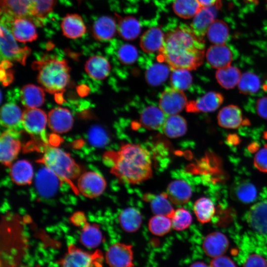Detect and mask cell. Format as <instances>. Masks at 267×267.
Listing matches in <instances>:
<instances>
[{"label": "cell", "mask_w": 267, "mask_h": 267, "mask_svg": "<svg viewBox=\"0 0 267 267\" xmlns=\"http://www.w3.org/2000/svg\"><path fill=\"white\" fill-rule=\"evenodd\" d=\"M206 56L209 65L218 69L230 65L233 60L232 51L225 44L211 45L208 48Z\"/></svg>", "instance_id": "cell-17"}, {"label": "cell", "mask_w": 267, "mask_h": 267, "mask_svg": "<svg viewBox=\"0 0 267 267\" xmlns=\"http://www.w3.org/2000/svg\"><path fill=\"white\" fill-rule=\"evenodd\" d=\"M105 156L111 160V173L123 183L138 184L152 176L150 153L139 144H123L118 151L107 152Z\"/></svg>", "instance_id": "cell-2"}, {"label": "cell", "mask_w": 267, "mask_h": 267, "mask_svg": "<svg viewBox=\"0 0 267 267\" xmlns=\"http://www.w3.org/2000/svg\"><path fill=\"white\" fill-rule=\"evenodd\" d=\"M171 219L172 228L177 231H182L187 229L192 222L191 214L183 208L175 210Z\"/></svg>", "instance_id": "cell-45"}, {"label": "cell", "mask_w": 267, "mask_h": 267, "mask_svg": "<svg viewBox=\"0 0 267 267\" xmlns=\"http://www.w3.org/2000/svg\"><path fill=\"white\" fill-rule=\"evenodd\" d=\"M19 132L7 130L0 137V160L1 164L10 167L17 157L20 149Z\"/></svg>", "instance_id": "cell-9"}, {"label": "cell", "mask_w": 267, "mask_h": 267, "mask_svg": "<svg viewBox=\"0 0 267 267\" xmlns=\"http://www.w3.org/2000/svg\"><path fill=\"white\" fill-rule=\"evenodd\" d=\"M256 109L259 116L267 119V96L261 97L257 100Z\"/></svg>", "instance_id": "cell-52"}, {"label": "cell", "mask_w": 267, "mask_h": 267, "mask_svg": "<svg viewBox=\"0 0 267 267\" xmlns=\"http://www.w3.org/2000/svg\"><path fill=\"white\" fill-rule=\"evenodd\" d=\"M246 220L254 231L267 235V201L259 202L252 207L247 214Z\"/></svg>", "instance_id": "cell-20"}, {"label": "cell", "mask_w": 267, "mask_h": 267, "mask_svg": "<svg viewBox=\"0 0 267 267\" xmlns=\"http://www.w3.org/2000/svg\"><path fill=\"white\" fill-rule=\"evenodd\" d=\"M202 7H210L221 2L220 0H197Z\"/></svg>", "instance_id": "cell-54"}, {"label": "cell", "mask_w": 267, "mask_h": 267, "mask_svg": "<svg viewBox=\"0 0 267 267\" xmlns=\"http://www.w3.org/2000/svg\"><path fill=\"white\" fill-rule=\"evenodd\" d=\"M21 101L27 108H36L43 105L44 101L43 89L37 86L28 84L21 90Z\"/></svg>", "instance_id": "cell-31"}, {"label": "cell", "mask_w": 267, "mask_h": 267, "mask_svg": "<svg viewBox=\"0 0 267 267\" xmlns=\"http://www.w3.org/2000/svg\"><path fill=\"white\" fill-rule=\"evenodd\" d=\"M117 30L114 19L107 16L99 17L94 22L92 33L96 40L106 42L113 38Z\"/></svg>", "instance_id": "cell-24"}, {"label": "cell", "mask_w": 267, "mask_h": 267, "mask_svg": "<svg viewBox=\"0 0 267 267\" xmlns=\"http://www.w3.org/2000/svg\"><path fill=\"white\" fill-rule=\"evenodd\" d=\"M9 28L0 25V58L2 60L17 61L24 65L31 52L28 47H20Z\"/></svg>", "instance_id": "cell-5"}, {"label": "cell", "mask_w": 267, "mask_h": 267, "mask_svg": "<svg viewBox=\"0 0 267 267\" xmlns=\"http://www.w3.org/2000/svg\"><path fill=\"white\" fill-rule=\"evenodd\" d=\"M56 0H33L31 19L42 23L43 20L53 9Z\"/></svg>", "instance_id": "cell-43"}, {"label": "cell", "mask_w": 267, "mask_h": 267, "mask_svg": "<svg viewBox=\"0 0 267 267\" xmlns=\"http://www.w3.org/2000/svg\"><path fill=\"white\" fill-rule=\"evenodd\" d=\"M243 267H267V262L264 257L254 254L246 259Z\"/></svg>", "instance_id": "cell-50"}, {"label": "cell", "mask_w": 267, "mask_h": 267, "mask_svg": "<svg viewBox=\"0 0 267 267\" xmlns=\"http://www.w3.org/2000/svg\"><path fill=\"white\" fill-rule=\"evenodd\" d=\"M223 100L221 93L209 91L197 100L188 102L186 110L192 113L213 112L222 105Z\"/></svg>", "instance_id": "cell-15"}, {"label": "cell", "mask_w": 267, "mask_h": 267, "mask_svg": "<svg viewBox=\"0 0 267 267\" xmlns=\"http://www.w3.org/2000/svg\"><path fill=\"white\" fill-rule=\"evenodd\" d=\"M117 56L121 63L130 65L136 60L138 52L136 48L133 45L124 44L119 47L117 52Z\"/></svg>", "instance_id": "cell-48"}, {"label": "cell", "mask_w": 267, "mask_h": 267, "mask_svg": "<svg viewBox=\"0 0 267 267\" xmlns=\"http://www.w3.org/2000/svg\"><path fill=\"white\" fill-rule=\"evenodd\" d=\"M170 82L172 87L183 91L190 87L192 77L189 70L176 69L171 74Z\"/></svg>", "instance_id": "cell-44"}, {"label": "cell", "mask_w": 267, "mask_h": 267, "mask_svg": "<svg viewBox=\"0 0 267 267\" xmlns=\"http://www.w3.org/2000/svg\"><path fill=\"white\" fill-rule=\"evenodd\" d=\"M101 261L102 255L99 251L91 254L70 245L61 261V267H98L101 265Z\"/></svg>", "instance_id": "cell-7"}, {"label": "cell", "mask_w": 267, "mask_h": 267, "mask_svg": "<svg viewBox=\"0 0 267 267\" xmlns=\"http://www.w3.org/2000/svg\"><path fill=\"white\" fill-rule=\"evenodd\" d=\"M169 74L167 66L162 63H154L147 68L145 72V79L149 85L157 86L164 82Z\"/></svg>", "instance_id": "cell-41"}, {"label": "cell", "mask_w": 267, "mask_h": 267, "mask_svg": "<svg viewBox=\"0 0 267 267\" xmlns=\"http://www.w3.org/2000/svg\"><path fill=\"white\" fill-rule=\"evenodd\" d=\"M173 7L178 16L188 19L194 17L202 6L197 0H175Z\"/></svg>", "instance_id": "cell-39"}, {"label": "cell", "mask_w": 267, "mask_h": 267, "mask_svg": "<svg viewBox=\"0 0 267 267\" xmlns=\"http://www.w3.org/2000/svg\"><path fill=\"white\" fill-rule=\"evenodd\" d=\"M165 35L158 27H152L145 32L140 40V46L146 53L159 52L162 48Z\"/></svg>", "instance_id": "cell-25"}, {"label": "cell", "mask_w": 267, "mask_h": 267, "mask_svg": "<svg viewBox=\"0 0 267 267\" xmlns=\"http://www.w3.org/2000/svg\"><path fill=\"white\" fill-rule=\"evenodd\" d=\"M235 193L238 199L244 203L253 202L257 197V189L250 182H242L236 187Z\"/></svg>", "instance_id": "cell-46"}, {"label": "cell", "mask_w": 267, "mask_h": 267, "mask_svg": "<svg viewBox=\"0 0 267 267\" xmlns=\"http://www.w3.org/2000/svg\"><path fill=\"white\" fill-rule=\"evenodd\" d=\"M221 4V2L212 6L202 7L194 16L190 28L194 34L200 40L203 41L209 26L216 20Z\"/></svg>", "instance_id": "cell-14"}, {"label": "cell", "mask_w": 267, "mask_h": 267, "mask_svg": "<svg viewBox=\"0 0 267 267\" xmlns=\"http://www.w3.org/2000/svg\"><path fill=\"white\" fill-rule=\"evenodd\" d=\"M21 109L13 103H6L0 109V124L8 130L19 132L23 128Z\"/></svg>", "instance_id": "cell-21"}, {"label": "cell", "mask_w": 267, "mask_h": 267, "mask_svg": "<svg viewBox=\"0 0 267 267\" xmlns=\"http://www.w3.org/2000/svg\"><path fill=\"white\" fill-rule=\"evenodd\" d=\"M167 115L160 107L149 106L144 108L140 115L139 121L144 128L149 130H161Z\"/></svg>", "instance_id": "cell-27"}, {"label": "cell", "mask_w": 267, "mask_h": 267, "mask_svg": "<svg viewBox=\"0 0 267 267\" xmlns=\"http://www.w3.org/2000/svg\"><path fill=\"white\" fill-rule=\"evenodd\" d=\"M105 260L110 267H133L132 245L122 243L113 244L106 252Z\"/></svg>", "instance_id": "cell-12"}, {"label": "cell", "mask_w": 267, "mask_h": 267, "mask_svg": "<svg viewBox=\"0 0 267 267\" xmlns=\"http://www.w3.org/2000/svg\"><path fill=\"white\" fill-rule=\"evenodd\" d=\"M210 267H236L235 263L229 257L225 256L213 258L210 264Z\"/></svg>", "instance_id": "cell-51"}, {"label": "cell", "mask_w": 267, "mask_h": 267, "mask_svg": "<svg viewBox=\"0 0 267 267\" xmlns=\"http://www.w3.org/2000/svg\"><path fill=\"white\" fill-rule=\"evenodd\" d=\"M161 130L168 137L178 138L186 133V122L183 117L177 114L167 116Z\"/></svg>", "instance_id": "cell-33"}, {"label": "cell", "mask_w": 267, "mask_h": 267, "mask_svg": "<svg viewBox=\"0 0 267 267\" xmlns=\"http://www.w3.org/2000/svg\"><path fill=\"white\" fill-rule=\"evenodd\" d=\"M49 128L56 133H65L69 131L73 125V118L69 110L56 107L50 110L48 114Z\"/></svg>", "instance_id": "cell-16"}, {"label": "cell", "mask_w": 267, "mask_h": 267, "mask_svg": "<svg viewBox=\"0 0 267 267\" xmlns=\"http://www.w3.org/2000/svg\"><path fill=\"white\" fill-rule=\"evenodd\" d=\"M193 211L199 222H209L215 213V208L212 200L206 197H200L195 202Z\"/></svg>", "instance_id": "cell-36"}, {"label": "cell", "mask_w": 267, "mask_h": 267, "mask_svg": "<svg viewBox=\"0 0 267 267\" xmlns=\"http://www.w3.org/2000/svg\"><path fill=\"white\" fill-rule=\"evenodd\" d=\"M88 139L93 145L103 146L108 142L109 137L106 131L101 127L95 125L92 126L88 133Z\"/></svg>", "instance_id": "cell-47"}, {"label": "cell", "mask_w": 267, "mask_h": 267, "mask_svg": "<svg viewBox=\"0 0 267 267\" xmlns=\"http://www.w3.org/2000/svg\"><path fill=\"white\" fill-rule=\"evenodd\" d=\"M118 221L120 226L124 231L128 233H133L140 227L142 222V217L138 209L128 207L120 212Z\"/></svg>", "instance_id": "cell-30"}, {"label": "cell", "mask_w": 267, "mask_h": 267, "mask_svg": "<svg viewBox=\"0 0 267 267\" xmlns=\"http://www.w3.org/2000/svg\"><path fill=\"white\" fill-rule=\"evenodd\" d=\"M205 44L190 27L182 24L168 32L158 59L172 70H195L203 62Z\"/></svg>", "instance_id": "cell-1"}, {"label": "cell", "mask_w": 267, "mask_h": 267, "mask_svg": "<svg viewBox=\"0 0 267 267\" xmlns=\"http://www.w3.org/2000/svg\"><path fill=\"white\" fill-rule=\"evenodd\" d=\"M106 181L103 177L94 171H88L80 175L77 180V190L85 197L94 198L105 191Z\"/></svg>", "instance_id": "cell-8"}, {"label": "cell", "mask_w": 267, "mask_h": 267, "mask_svg": "<svg viewBox=\"0 0 267 267\" xmlns=\"http://www.w3.org/2000/svg\"><path fill=\"white\" fill-rule=\"evenodd\" d=\"M47 116L39 108H27L22 115L23 129L34 137L39 138L44 144H48L45 133Z\"/></svg>", "instance_id": "cell-6"}, {"label": "cell", "mask_w": 267, "mask_h": 267, "mask_svg": "<svg viewBox=\"0 0 267 267\" xmlns=\"http://www.w3.org/2000/svg\"><path fill=\"white\" fill-rule=\"evenodd\" d=\"M229 28L223 21L215 20L209 26L207 35L214 44H224L229 36Z\"/></svg>", "instance_id": "cell-38"}, {"label": "cell", "mask_w": 267, "mask_h": 267, "mask_svg": "<svg viewBox=\"0 0 267 267\" xmlns=\"http://www.w3.org/2000/svg\"><path fill=\"white\" fill-rule=\"evenodd\" d=\"M189 267H208L203 262L197 261L192 264Z\"/></svg>", "instance_id": "cell-55"}, {"label": "cell", "mask_w": 267, "mask_h": 267, "mask_svg": "<svg viewBox=\"0 0 267 267\" xmlns=\"http://www.w3.org/2000/svg\"><path fill=\"white\" fill-rule=\"evenodd\" d=\"M219 125L224 128L235 129L242 125H248L249 121L244 119L241 109L236 105L223 107L218 115Z\"/></svg>", "instance_id": "cell-18"}, {"label": "cell", "mask_w": 267, "mask_h": 267, "mask_svg": "<svg viewBox=\"0 0 267 267\" xmlns=\"http://www.w3.org/2000/svg\"><path fill=\"white\" fill-rule=\"evenodd\" d=\"M40 163L52 172L61 181L66 182L74 187L72 181L81 174L80 166L71 155L62 149L46 144Z\"/></svg>", "instance_id": "cell-4"}, {"label": "cell", "mask_w": 267, "mask_h": 267, "mask_svg": "<svg viewBox=\"0 0 267 267\" xmlns=\"http://www.w3.org/2000/svg\"><path fill=\"white\" fill-rule=\"evenodd\" d=\"M261 85V79L257 75L246 72L241 75L238 88L241 93L250 95L257 93L260 89Z\"/></svg>", "instance_id": "cell-40"}, {"label": "cell", "mask_w": 267, "mask_h": 267, "mask_svg": "<svg viewBox=\"0 0 267 267\" xmlns=\"http://www.w3.org/2000/svg\"><path fill=\"white\" fill-rule=\"evenodd\" d=\"M33 67L38 71V82L45 90L57 95L65 90L70 79V68L65 60H39Z\"/></svg>", "instance_id": "cell-3"}, {"label": "cell", "mask_w": 267, "mask_h": 267, "mask_svg": "<svg viewBox=\"0 0 267 267\" xmlns=\"http://www.w3.org/2000/svg\"><path fill=\"white\" fill-rule=\"evenodd\" d=\"M118 20L117 31L124 40L131 41L135 39L139 35L141 27L138 21L131 16L121 17L116 14Z\"/></svg>", "instance_id": "cell-32"}, {"label": "cell", "mask_w": 267, "mask_h": 267, "mask_svg": "<svg viewBox=\"0 0 267 267\" xmlns=\"http://www.w3.org/2000/svg\"><path fill=\"white\" fill-rule=\"evenodd\" d=\"M172 228V221L170 217L155 215L149 221L148 229L153 234L162 236L170 232Z\"/></svg>", "instance_id": "cell-42"}, {"label": "cell", "mask_w": 267, "mask_h": 267, "mask_svg": "<svg viewBox=\"0 0 267 267\" xmlns=\"http://www.w3.org/2000/svg\"><path fill=\"white\" fill-rule=\"evenodd\" d=\"M33 2V0H0L1 20L31 19Z\"/></svg>", "instance_id": "cell-13"}, {"label": "cell", "mask_w": 267, "mask_h": 267, "mask_svg": "<svg viewBox=\"0 0 267 267\" xmlns=\"http://www.w3.org/2000/svg\"><path fill=\"white\" fill-rule=\"evenodd\" d=\"M12 181L18 185L30 184L34 178L32 164L26 160H18L9 167Z\"/></svg>", "instance_id": "cell-22"}, {"label": "cell", "mask_w": 267, "mask_h": 267, "mask_svg": "<svg viewBox=\"0 0 267 267\" xmlns=\"http://www.w3.org/2000/svg\"><path fill=\"white\" fill-rule=\"evenodd\" d=\"M187 103L183 91L173 87L165 89L159 100L160 108L167 116L178 114L186 108Z\"/></svg>", "instance_id": "cell-10"}, {"label": "cell", "mask_w": 267, "mask_h": 267, "mask_svg": "<svg viewBox=\"0 0 267 267\" xmlns=\"http://www.w3.org/2000/svg\"><path fill=\"white\" fill-rule=\"evenodd\" d=\"M57 180H60L45 167V170L39 172L37 176V186L39 192L46 196L51 195L57 187Z\"/></svg>", "instance_id": "cell-37"}, {"label": "cell", "mask_w": 267, "mask_h": 267, "mask_svg": "<svg viewBox=\"0 0 267 267\" xmlns=\"http://www.w3.org/2000/svg\"><path fill=\"white\" fill-rule=\"evenodd\" d=\"M61 27L63 35L72 39L80 38L86 32L84 21L77 14H67L61 22Z\"/></svg>", "instance_id": "cell-26"}, {"label": "cell", "mask_w": 267, "mask_h": 267, "mask_svg": "<svg viewBox=\"0 0 267 267\" xmlns=\"http://www.w3.org/2000/svg\"><path fill=\"white\" fill-rule=\"evenodd\" d=\"M240 71L230 65L218 69L216 73V78L218 83L223 88L231 89L234 88L241 78Z\"/></svg>", "instance_id": "cell-35"}, {"label": "cell", "mask_w": 267, "mask_h": 267, "mask_svg": "<svg viewBox=\"0 0 267 267\" xmlns=\"http://www.w3.org/2000/svg\"><path fill=\"white\" fill-rule=\"evenodd\" d=\"M228 247L229 241L226 236L218 231L208 234L202 243V248L205 254L212 258L223 255Z\"/></svg>", "instance_id": "cell-19"}, {"label": "cell", "mask_w": 267, "mask_h": 267, "mask_svg": "<svg viewBox=\"0 0 267 267\" xmlns=\"http://www.w3.org/2000/svg\"><path fill=\"white\" fill-rule=\"evenodd\" d=\"M143 199L149 203L151 210L155 215L171 218L175 210L166 192L158 194L146 193L143 195Z\"/></svg>", "instance_id": "cell-28"}, {"label": "cell", "mask_w": 267, "mask_h": 267, "mask_svg": "<svg viewBox=\"0 0 267 267\" xmlns=\"http://www.w3.org/2000/svg\"><path fill=\"white\" fill-rule=\"evenodd\" d=\"M72 221L75 224L82 225V226L87 222L84 215L79 213L75 214L73 216Z\"/></svg>", "instance_id": "cell-53"}, {"label": "cell", "mask_w": 267, "mask_h": 267, "mask_svg": "<svg viewBox=\"0 0 267 267\" xmlns=\"http://www.w3.org/2000/svg\"><path fill=\"white\" fill-rule=\"evenodd\" d=\"M85 69L87 74L96 80L105 79L110 72L111 66L108 60L99 55H93L87 61Z\"/></svg>", "instance_id": "cell-29"}, {"label": "cell", "mask_w": 267, "mask_h": 267, "mask_svg": "<svg viewBox=\"0 0 267 267\" xmlns=\"http://www.w3.org/2000/svg\"><path fill=\"white\" fill-rule=\"evenodd\" d=\"M166 193L172 203L175 205L185 204L192 196L191 187L182 179L171 181L167 187Z\"/></svg>", "instance_id": "cell-23"}, {"label": "cell", "mask_w": 267, "mask_h": 267, "mask_svg": "<svg viewBox=\"0 0 267 267\" xmlns=\"http://www.w3.org/2000/svg\"><path fill=\"white\" fill-rule=\"evenodd\" d=\"M103 235L98 225L86 222L83 226L80 241L85 247L94 248L103 241Z\"/></svg>", "instance_id": "cell-34"}, {"label": "cell", "mask_w": 267, "mask_h": 267, "mask_svg": "<svg viewBox=\"0 0 267 267\" xmlns=\"http://www.w3.org/2000/svg\"><path fill=\"white\" fill-rule=\"evenodd\" d=\"M254 164L261 172L267 173V145L257 152L254 157Z\"/></svg>", "instance_id": "cell-49"}, {"label": "cell", "mask_w": 267, "mask_h": 267, "mask_svg": "<svg viewBox=\"0 0 267 267\" xmlns=\"http://www.w3.org/2000/svg\"><path fill=\"white\" fill-rule=\"evenodd\" d=\"M1 23L9 28L15 39L19 42H31L37 39L35 25L30 18L21 17L7 21L1 20Z\"/></svg>", "instance_id": "cell-11"}]
</instances>
